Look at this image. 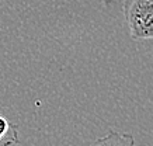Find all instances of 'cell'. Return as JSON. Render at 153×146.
<instances>
[{"instance_id":"obj_2","label":"cell","mask_w":153,"mask_h":146,"mask_svg":"<svg viewBox=\"0 0 153 146\" xmlns=\"http://www.w3.org/2000/svg\"><path fill=\"white\" fill-rule=\"evenodd\" d=\"M90 146H135V138L132 133L121 132H108L107 135L98 138Z\"/></svg>"},{"instance_id":"obj_3","label":"cell","mask_w":153,"mask_h":146,"mask_svg":"<svg viewBox=\"0 0 153 146\" xmlns=\"http://www.w3.org/2000/svg\"><path fill=\"white\" fill-rule=\"evenodd\" d=\"M20 143L19 127L0 115V146H16Z\"/></svg>"},{"instance_id":"obj_1","label":"cell","mask_w":153,"mask_h":146,"mask_svg":"<svg viewBox=\"0 0 153 146\" xmlns=\"http://www.w3.org/2000/svg\"><path fill=\"white\" fill-rule=\"evenodd\" d=\"M124 19L132 39H153V0H124Z\"/></svg>"}]
</instances>
